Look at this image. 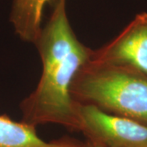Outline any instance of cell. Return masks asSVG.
Listing matches in <instances>:
<instances>
[{"label": "cell", "instance_id": "cell-1", "mask_svg": "<svg viewBox=\"0 0 147 147\" xmlns=\"http://www.w3.org/2000/svg\"><path fill=\"white\" fill-rule=\"evenodd\" d=\"M34 42L42 74L36 88L21 103L22 122L36 127L53 123L79 131L78 105L70 92L79 69L92 51L80 42L69 24L65 0H60Z\"/></svg>", "mask_w": 147, "mask_h": 147}, {"label": "cell", "instance_id": "cell-2", "mask_svg": "<svg viewBox=\"0 0 147 147\" xmlns=\"http://www.w3.org/2000/svg\"><path fill=\"white\" fill-rule=\"evenodd\" d=\"M70 92L76 102L147 124V76L134 69L89 61Z\"/></svg>", "mask_w": 147, "mask_h": 147}, {"label": "cell", "instance_id": "cell-3", "mask_svg": "<svg viewBox=\"0 0 147 147\" xmlns=\"http://www.w3.org/2000/svg\"><path fill=\"white\" fill-rule=\"evenodd\" d=\"M79 131L103 147H147V124L108 113L90 104L78 105Z\"/></svg>", "mask_w": 147, "mask_h": 147}, {"label": "cell", "instance_id": "cell-4", "mask_svg": "<svg viewBox=\"0 0 147 147\" xmlns=\"http://www.w3.org/2000/svg\"><path fill=\"white\" fill-rule=\"evenodd\" d=\"M90 61L131 69L147 76V12L138 14L112 41L93 50Z\"/></svg>", "mask_w": 147, "mask_h": 147}, {"label": "cell", "instance_id": "cell-5", "mask_svg": "<svg viewBox=\"0 0 147 147\" xmlns=\"http://www.w3.org/2000/svg\"><path fill=\"white\" fill-rule=\"evenodd\" d=\"M85 143L63 137L47 142L36 131V127L0 115V147H84Z\"/></svg>", "mask_w": 147, "mask_h": 147}, {"label": "cell", "instance_id": "cell-6", "mask_svg": "<svg viewBox=\"0 0 147 147\" xmlns=\"http://www.w3.org/2000/svg\"><path fill=\"white\" fill-rule=\"evenodd\" d=\"M48 0H13L10 21L19 38L34 44L42 30V16Z\"/></svg>", "mask_w": 147, "mask_h": 147}, {"label": "cell", "instance_id": "cell-7", "mask_svg": "<svg viewBox=\"0 0 147 147\" xmlns=\"http://www.w3.org/2000/svg\"><path fill=\"white\" fill-rule=\"evenodd\" d=\"M84 147H103L100 146V145H97V144H95V143H92L91 142H88L85 143V146Z\"/></svg>", "mask_w": 147, "mask_h": 147}, {"label": "cell", "instance_id": "cell-8", "mask_svg": "<svg viewBox=\"0 0 147 147\" xmlns=\"http://www.w3.org/2000/svg\"><path fill=\"white\" fill-rule=\"evenodd\" d=\"M60 0H48V3H50V4H52V5H55L57 3H58Z\"/></svg>", "mask_w": 147, "mask_h": 147}]
</instances>
